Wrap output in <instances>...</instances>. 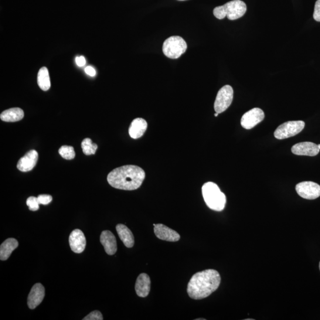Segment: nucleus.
I'll return each mask as SVG.
<instances>
[{
	"mask_svg": "<svg viewBox=\"0 0 320 320\" xmlns=\"http://www.w3.org/2000/svg\"><path fill=\"white\" fill-rule=\"evenodd\" d=\"M145 178L144 170L134 165H127L115 169L108 176V182L113 188L134 190L142 185Z\"/></svg>",
	"mask_w": 320,
	"mask_h": 320,
	"instance_id": "1",
	"label": "nucleus"
},
{
	"mask_svg": "<svg viewBox=\"0 0 320 320\" xmlns=\"http://www.w3.org/2000/svg\"><path fill=\"white\" fill-rule=\"evenodd\" d=\"M221 283L219 272L207 270L193 275L188 285L189 297L193 299L205 298L215 292Z\"/></svg>",
	"mask_w": 320,
	"mask_h": 320,
	"instance_id": "2",
	"label": "nucleus"
},
{
	"mask_svg": "<svg viewBox=\"0 0 320 320\" xmlns=\"http://www.w3.org/2000/svg\"><path fill=\"white\" fill-rule=\"evenodd\" d=\"M202 192L204 200L210 209L220 212L224 209L227 202L226 196L217 184L213 182L204 184Z\"/></svg>",
	"mask_w": 320,
	"mask_h": 320,
	"instance_id": "3",
	"label": "nucleus"
},
{
	"mask_svg": "<svg viewBox=\"0 0 320 320\" xmlns=\"http://www.w3.org/2000/svg\"><path fill=\"white\" fill-rule=\"evenodd\" d=\"M247 11V6L241 0H233L223 6L217 7L214 10V15L218 19L226 17L231 20H237L243 17Z\"/></svg>",
	"mask_w": 320,
	"mask_h": 320,
	"instance_id": "4",
	"label": "nucleus"
},
{
	"mask_svg": "<svg viewBox=\"0 0 320 320\" xmlns=\"http://www.w3.org/2000/svg\"><path fill=\"white\" fill-rule=\"evenodd\" d=\"M187 47V43L182 37L173 36L163 43V52L169 59H177L186 52Z\"/></svg>",
	"mask_w": 320,
	"mask_h": 320,
	"instance_id": "5",
	"label": "nucleus"
},
{
	"mask_svg": "<svg viewBox=\"0 0 320 320\" xmlns=\"http://www.w3.org/2000/svg\"><path fill=\"white\" fill-rule=\"evenodd\" d=\"M305 127V122L302 121H288L279 126L274 132L275 137L284 139L297 135Z\"/></svg>",
	"mask_w": 320,
	"mask_h": 320,
	"instance_id": "6",
	"label": "nucleus"
},
{
	"mask_svg": "<svg viewBox=\"0 0 320 320\" xmlns=\"http://www.w3.org/2000/svg\"><path fill=\"white\" fill-rule=\"evenodd\" d=\"M233 88L229 85H226L221 88L214 103V110L216 113H223L230 107L233 100Z\"/></svg>",
	"mask_w": 320,
	"mask_h": 320,
	"instance_id": "7",
	"label": "nucleus"
},
{
	"mask_svg": "<svg viewBox=\"0 0 320 320\" xmlns=\"http://www.w3.org/2000/svg\"><path fill=\"white\" fill-rule=\"evenodd\" d=\"M296 191L302 198L314 200L320 196V186L312 182H302L296 186Z\"/></svg>",
	"mask_w": 320,
	"mask_h": 320,
	"instance_id": "8",
	"label": "nucleus"
},
{
	"mask_svg": "<svg viewBox=\"0 0 320 320\" xmlns=\"http://www.w3.org/2000/svg\"><path fill=\"white\" fill-rule=\"evenodd\" d=\"M264 118V114L260 108H253L246 112L241 119V125L246 129L253 128Z\"/></svg>",
	"mask_w": 320,
	"mask_h": 320,
	"instance_id": "9",
	"label": "nucleus"
},
{
	"mask_svg": "<svg viewBox=\"0 0 320 320\" xmlns=\"http://www.w3.org/2000/svg\"><path fill=\"white\" fill-rule=\"evenodd\" d=\"M154 233L160 240L176 242L180 240V235L176 231L162 224H153Z\"/></svg>",
	"mask_w": 320,
	"mask_h": 320,
	"instance_id": "10",
	"label": "nucleus"
},
{
	"mask_svg": "<svg viewBox=\"0 0 320 320\" xmlns=\"http://www.w3.org/2000/svg\"><path fill=\"white\" fill-rule=\"evenodd\" d=\"M291 151L295 155L314 156L318 154L320 149L314 143L303 142L293 146Z\"/></svg>",
	"mask_w": 320,
	"mask_h": 320,
	"instance_id": "11",
	"label": "nucleus"
},
{
	"mask_svg": "<svg viewBox=\"0 0 320 320\" xmlns=\"http://www.w3.org/2000/svg\"><path fill=\"white\" fill-rule=\"evenodd\" d=\"M69 243L71 250L76 253H81L86 246V239L82 231L76 229L71 233Z\"/></svg>",
	"mask_w": 320,
	"mask_h": 320,
	"instance_id": "12",
	"label": "nucleus"
},
{
	"mask_svg": "<svg viewBox=\"0 0 320 320\" xmlns=\"http://www.w3.org/2000/svg\"><path fill=\"white\" fill-rule=\"evenodd\" d=\"M45 295V288L42 284L34 285L28 298L29 308L32 309L36 308L42 302Z\"/></svg>",
	"mask_w": 320,
	"mask_h": 320,
	"instance_id": "13",
	"label": "nucleus"
},
{
	"mask_svg": "<svg viewBox=\"0 0 320 320\" xmlns=\"http://www.w3.org/2000/svg\"><path fill=\"white\" fill-rule=\"evenodd\" d=\"M37 159H38V153L32 149L20 159L17 167L20 171L29 172L35 168Z\"/></svg>",
	"mask_w": 320,
	"mask_h": 320,
	"instance_id": "14",
	"label": "nucleus"
},
{
	"mask_svg": "<svg viewBox=\"0 0 320 320\" xmlns=\"http://www.w3.org/2000/svg\"><path fill=\"white\" fill-rule=\"evenodd\" d=\"M100 242L103 245L105 253L114 255L117 251V239L114 234L110 231H104L100 236Z\"/></svg>",
	"mask_w": 320,
	"mask_h": 320,
	"instance_id": "15",
	"label": "nucleus"
},
{
	"mask_svg": "<svg viewBox=\"0 0 320 320\" xmlns=\"http://www.w3.org/2000/svg\"><path fill=\"white\" fill-rule=\"evenodd\" d=\"M151 288V280L149 276L141 274L138 276L135 284V291L139 297H147Z\"/></svg>",
	"mask_w": 320,
	"mask_h": 320,
	"instance_id": "16",
	"label": "nucleus"
},
{
	"mask_svg": "<svg viewBox=\"0 0 320 320\" xmlns=\"http://www.w3.org/2000/svg\"><path fill=\"white\" fill-rule=\"evenodd\" d=\"M147 122L142 118H137L132 122L129 128V134L133 139L142 137L147 129Z\"/></svg>",
	"mask_w": 320,
	"mask_h": 320,
	"instance_id": "17",
	"label": "nucleus"
},
{
	"mask_svg": "<svg viewBox=\"0 0 320 320\" xmlns=\"http://www.w3.org/2000/svg\"><path fill=\"white\" fill-rule=\"evenodd\" d=\"M118 236L125 246L128 248H132L134 245V237L131 231L124 224H118L116 227Z\"/></svg>",
	"mask_w": 320,
	"mask_h": 320,
	"instance_id": "18",
	"label": "nucleus"
},
{
	"mask_svg": "<svg viewBox=\"0 0 320 320\" xmlns=\"http://www.w3.org/2000/svg\"><path fill=\"white\" fill-rule=\"evenodd\" d=\"M19 246L18 241L15 238H10L3 242L0 247V259L8 260L12 252Z\"/></svg>",
	"mask_w": 320,
	"mask_h": 320,
	"instance_id": "19",
	"label": "nucleus"
},
{
	"mask_svg": "<svg viewBox=\"0 0 320 320\" xmlns=\"http://www.w3.org/2000/svg\"><path fill=\"white\" fill-rule=\"evenodd\" d=\"M23 117L24 112L19 108L9 109L3 112L0 115V118L3 121L8 122H18L22 120Z\"/></svg>",
	"mask_w": 320,
	"mask_h": 320,
	"instance_id": "20",
	"label": "nucleus"
},
{
	"mask_svg": "<svg viewBox=\"0 0 320 320\" xmlns=\"http://www.w3.org/2000/svg\"><path fill=\"white\" fill-rule=\"evenodd\" d=\"M37 84L43 91H47L50 87V81L48 70L46 67H42L37 74Z\"/></svg>",
	"mask_w": 320,
	"mask_h": 320,
	"instance_id": "21",
	"label": "nucleus"
},
{
	"mask_svg": "<svg viewBox=\"0 0 320 320\" xmlns=\"http://www.w3.org/2000/svg\"><path fill=\"white\" fill-rule=\"evenodd\" d=\"M81 148H82L84 154L90 155H93L96 153L98 146L92 142L91 139L86 138L81 143Z\"/></svg>",
	"mask_w": 320,
	"mask_h": 320,
	"instance_id": "22",
	"label": "nucleus"
},
{
	"mask_svg": "<svg viewBox=\"0 0 320 320\" xmlns=\"http://www.w3.org/2000/svg\"><path fill=\"white\" fill-rule=\"evenodd\" d=\"M60 154L63 158L66 159H73L76 156L73 146L63 145L59 149Z\"/></svg>",
	"mask_w": 320,
	"mask_h": 320,
	"instance_id": "23",
	"label": "nucleus"
},
{
	"mask_svg": "<svg viewBox=\"0 0 320 320\" xmlns=\"http://www.w3.org/2000/svg\"><path fill=\"white\" fill-rule=\"evenodd\" d=\"M26 204L29 206L30 210L36 211L39 208V203L37 197L34 196L29 197L27 199Z\"/></svg>",
	"mask_w": 320,
	"mask_h": 320,
	"instance_id": "24",
	"label": "nucleus"
},
{
	"mask_svg": "<svg viewBox=\"0 0 320 320\" xmlns=\"http://www.w3.org/2000/svg\"><path fill=\"white\" fill-rule=\"evenodd\" d=\"M84 320H103V315L98 311H94L90 313L89 314L85 316Z\"/></svg>",
	"mask_w": 320,
	"mask_h": 320,
	"instance_id": "25",
	"label": "nucleus"
},
{
	"mask_svg": "<svg viewBox=\"0 0 320 320\" xmlns=\"http://www.w3.org/2000/svg\"><path fill=\"white\" fill-rule=\"evenodd\" d=\"M37 199H38L39 204L45 205L52 201V197L49 195H40L37 197Z\"/></svg>",
	"mask_w": 320,
	"mask_h": 320,
	"instance_id": "26",
	"label": "nucleus"
},
{
	"mask_svg": "<svg viewBox=\"0 0 320 320\" xmlns=\"http://www.w3.org/2000/svg\"><path fill=\"white\" fill-rule=\"evenodd\" d=\"M313 18L316 22H320V0L316 2Z\"/></svg>",
	"mask_w": 320,
	"mask_h": 320,
	"instance_id": "27",
	"label": "nucleus"
},
{
	"mask_svg": "<svg viewBox=\"0 0 320 320\" xmlns=\"http://www.w3.org/2000/svg\"><path fill=\"white\" fill-rule=\"evenodd\" d=\"M76 62L78 67H83L86 64V61L83 56L77 57L76 59Z\"/></svg>",
	"mask_w": 320,
	"mask_h": 320,
	"instance_id": "28",
	"label": "nucleus"
},
{
	"mask_svg": "<svg viewBox=\"0 0 320 320\" xmlns=\"http://www.w3.org/2000/svg\"><path fill=\"white\" fill-rule=\"evenodd\" d=\"M85 72H86L88 76L91 77H94L96 76V70L90 66L87 67L86 69H85Z\"/></svg>",
	"mask_w": 320,
	"mask_h": 320,
	"instance_id": "29",
	"label": "nucleus"
},
{
	"mask_svg": "<svg viewBox=\"0 0 320 320\" xmlns=\"http://www.w3.org/2000/svg\"><path fill=\"white\" fill-rule=\"evenodd\" d=\"M219 114L216 113L215 115H215V117H217L218 116H219Z\"/></svg>",
	"mask_w": 320,
	"mask_h": 320,
	"instance_id": "30",
	"label": "nucleus"
},
{
	"mask_svg": "<svg viewBox=\"0 0 320 320\" xmlns=\"http://www.w3.org/2000/svg\"><path fill=\"white\" fill-rule=\"evenodd\" d=\"M318 148L320 149V144L318 145Z\"/></svg>",
	"mask_w": 320,
	"mask_h": 320,
	"instance_id": "31",
	"label": "nucleus"
},
{
	"mask_svg": "<svg viewBox=\"0 0 320 320\" xmlns=\"http://www.w3.org/2000/svg\"><path fill=\"white\" fill-rule=\"evenodd\" d=\"M319 271H320V261H319Z\"/></svg>",
	"mask_w": 320,
	"mask_h": 320,
	"instance_id": "32",
	"label": "nucleus"
},
{
	"mask_svg": "<svg viewBox=\"0 0 320 320\" xmlns=\"http://www.w3.org/2000/svg\"><path fill=\"white\" fill-rule=\"evenodd\" d=\"M179 1H185V0H179Z\"/></svg>",
	"mask_w": 320,
	"mask_h": 320,
	"instance_id": "33",
	"label": "nucleus"
}]
</instances>
